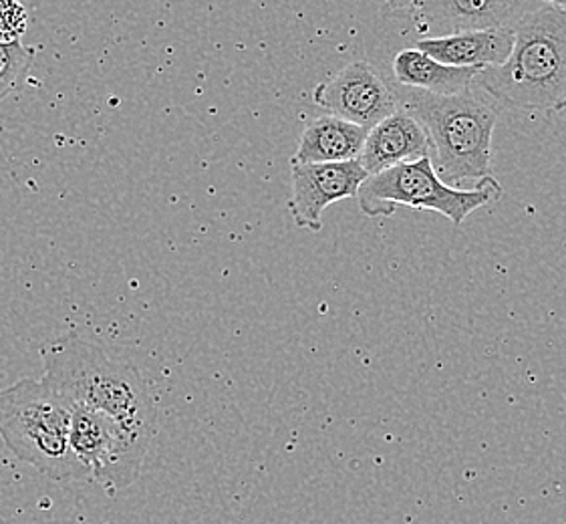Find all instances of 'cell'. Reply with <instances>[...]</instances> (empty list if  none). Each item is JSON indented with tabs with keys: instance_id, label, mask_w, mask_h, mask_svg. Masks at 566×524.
I'll return each mask as SVG.
<instances>
[{
	"instance_id": "cell-1",
	"label": "cell",
	"mask_w": 566,
	"mask_h": 524,
	"mask_svg": "<svg viewBox=\"0 0 566 524\" xmlns=\"http://www.w3.org/2000/svg\"><path fill=\"white\" fill-rule=\"evenodd\" d=\"M45 379L71 406H80L115 426L127 448L146 458L158 432V408L137 367L114 359L97 343L75 333L41 347Z\"/></svg>"
},
{
	"instance_id": "cell-2",
	"label": "cell",
	"mask_w": 566,
	"mask_h": 524,
	"mask_svg": "<svg viewBox=\"0 0 566 524\" xmlns=\"http://www.w3.org/2000/svg\"><path fill=\"white\" fill-rule=\"evenodd\" d=\"M512 31L510 57L499 67L482 69L480 87L512 109L566 112V12L533 0Z\"/></svg>"
},
{
	"instance_id": "cell-3",
	"label": "cell",
	"mask_w": 566,
	"mask_h": 524,
	"mask_svg": "<svg viewBox=\"0 0 566 524\" xmlns=\"http://www.w3.org/2000/svg\"><path fill=\"white\" fill-rule=\"evenodd\" d=\"M399 107L406 109L430 137L433 170L450 186L490 176L492 136L499 114L474 93L433 95L406 87Z\"/></svg>"
},
{
	"instance_id": "cell-4",
	"label": "cell",
	"mask_w": 566,
	"mask_h": 524,
	"mask_svg": "<svg viewBox=\"0 0 566 524\" xmlns=\"http://www.w3.org/2000/svg\"><path fill=\"white\" fill-rule=\"evenodd\" d=\"M0 438L14 457L53 482L90 479L71 448V406L45 377L0 389Z\"/></svg>"
},
{
	"instance_id": "cell-5",
	"label": "cell",
	"mask_w": 566,
	"mask_h": 524,
	"mask_svg": "<svg viewBox=\"0 0 566 524\" xmlns=\"http://www.w3.org/2000/svg\"><path fill=\"white\" fill-rule=\"evenodd\" d=\"M500 198L502 186L496 178L486 176L470 190L453 188L436 174L430 156H426L367 176L355 200L367 218L394 217L399 206H406L438 212L453 227H462L470 214Z\"/></svg>"
},
{
	"instance_id": "cell-6",
	"label": "cell",
	"mask_w": 566,
	"mask_h": 524,
	"mask_svg": "<svg viewBox=\"0 0 566 524\" xmlns=\"http://www.w3.org/2000/svg\"><path fill=\"white\" fill-rule=\"evenodd\" d=\"M313 102L323 112L371 129L399 109V93L367 61H353L331 80L318 83Z\"/></svg>"
},
{
	"instance_id": "cell-7",
	"label": "cell",
	"mask_w": 566,
	"mask_h": 524,
	"mask_svg": "<svg viewBox=\"0 0 566 524\" xmlns=\"http://www.w3.org/2000/svg\"><path fill=\"white\" fill-rule=\"evenodd\" d=\"M71 448L90 479L112 496L134 484L144 464L127 448L114 423L80 406H71Z\"/></svg>"
},
{
	"instance_id": "cell-8",
	"label": "cell",
	"mask_w": 566,
	"mask_h": 524,
	"mask_svg": "<svg viewBox=\"0 0 566 524\" xmlns=\"http://www.w3.org/2000/svg\"><path fill=\"white\" fill-rule=\"evenodd\" d=\"M367 176L359 160L291 164L293 192L289 198V212L296 227L315 234L321 232L323 212L340 200L357 198Z\"/></svg>"
},
{
	"instance_id": "cell-9",
	"label": "cell",
	"mask_w": 566,
	"mask_h": 524,
	"mask_svg": "<svg viewBox=\"0 0 566 524\" xmlns=\"http://www.w3.org/2000/svg\"><path fill=\"white\" fill-rule=\"evenodd\" d=\"M533 0H419L411 14L419 33L430 36L512 29Z\"/></svg>"
},
{
	"instance_id": "cell-10",
	"label": "cell",
	"mask_w": 566,
	"mask_h": 524,
	"mask_svg": "<svg viewBox=\"0 0 566 524\" xmlns=\"http://www.w3.org/2000/svg\"><path fill=\"white\" fill-rule=\"evenodd\" d=\"M430 149V137L423 127L399 107L367 132L359 161L363 170L374 176L399 164L426 158Z\"/></svg>"
},
{
	"instance_id": "cell-11",
	"label": "cell",
	"mask_w": 566,
	"mask_h": 524,
	"mask_svg": "<svg viewBox=\"0 0 566 524\" xmlns=\"http://www.w3.org/2000/svg\"><path fill=\"white\" fill-rule=\"evenodd\" d=\"M514 45V31L486 29L462 33L423 36L416 41V49L450 67L488 69L506 63Z\"/></svg>"
},
{
	"instance_id": "cell-12",
	"label": "cell",
	"mask_w": 566,
	"mask_h": 524,
	"mask_svg": "<svg viewBox=\"0 0 566 524\" xmlns=\"http://www.w3.org/2000/svg\"><path fill=\"white\" fill-rule=\"evenodd\" d=\"M367 132L335 115H318L306 122L291 164H335L359 160Z\"/></svg>"
},
{
	"instance_id": "cell-13",
	"label": "cell",
	"mask_w": 566,
	"mask_h": 524,
	"mask_svg": "<svg viewBox=\"0 0 566 524\" xmlns=\"http://www.w3.org/2000/svg\"><path fill=\"white\" fill-rule=\"evenodd\" d=\"M391 69L399 85L433 95H458L468 92L470 85L482 73L480 69L443 65L416 46L399 51L394 57Z\"/></svg>"
},
{
	"instance_id": "cell-14",
	"label": "cell",
	"mask_w": 566,
	"mask_h": 524,
	"mask_svg": "<svg viewBox=\"0 0 566 524\" xmlns=\"http://www.w3.org/2000/svg\"><path fill=\"white\" fill-rule=\"evenodd\" d=\"M34 51L21 41H0V102L33 67Z\"/></svg>"
},
{
	"instance_id": "cell-15",
	"label": "cell",
	"mask_w": 566,
	"mask_h": 524,
	"mask_svg": "<svg viewBox=\"0 0 566 524\" xmlns=\"http://www.w3.org/2000/svg\"><path fill=\"white\" fill-rule=\"evenodd\" d=\"M27 24L29 14L19 0H0V41H21Z\"/></svg>"
},
{
	"instance_id": "cell-16",
	"label": "cell",
	"mask_w": 566,
	"mask_h": 524,
	"mask_svg": "<svg viewBox=\"0 0 566 524\" xmlns=\"http://www.w3.org/2000/svg\"><path fill=\"white\" fill-rule=\"evenodd\" d=\"M377 2L384 12L391 17H411L419 4V0H377Z\"/></svg>"
},
{
	"instance_id": "cell-17",
	"label": "cell",
	"mask_w": 566,
	"mask_h": 524,
	"mask_svg": "<svg viewBox=\"0 0 566 524\" xmlns=\"http://www.w3.org/2000/svg\"><path fill=\"white\" fill-rule=\"evenodd\" d=\"M538 4H546V7H553L556 11L566 12V0H534Z\"/></svg>"
}]
</instances>
